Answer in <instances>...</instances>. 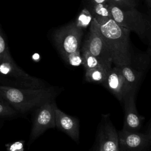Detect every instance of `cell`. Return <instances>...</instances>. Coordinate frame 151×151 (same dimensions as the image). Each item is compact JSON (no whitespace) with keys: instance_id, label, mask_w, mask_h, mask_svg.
<instances>
[{"instance_id":"16","label":"cell","mask_w":151,"mask_h":151,"mask_svg":"<svg viewBox=\"0 0 151 151\" xmlns=\"http://www.w3.org/2000/svg\"><path fill=\"white\" fill-rule=\"evenodd\" d=\"M80 50L82 58V65L84 66L85 70L97 67L104 68L101 65L97 58L95 57L87 49L83 47H81Z\"/></svg>"},{"instance_id":"11","label":"cell","mask_w":151,"mask_h":151,"mask_svg":"<svg viewBox=\"0 0 151 151\" xmlns=\"http://www.w3.org/2000/svg\"><path fill=\"white\" fill-rule=\"evenodd\" d=\"M102 85L120 102H123L124 96L129 91L118 66L111 68Z\"/></svg>"},{"instance_id":"14","label":"cell","mask_w":151,"mask_h":151,"mask_svg":"<svg viewBox=\"0 0 151 151\" xmlns=\"http://www.w3.org/2000/svg\"><path fill=\"white\" fill-rule=\"evenodd\" d=\"M86 6L91 12L93 19L100 25L106 23L111 18L108 8V2L86 4Z\"/></svg>"},{"instance_id":"21","label":"cell","mask_w":151,"mask_h":151,"mask_svg":"<svg viewBox=\"0 0 151 151\" xmlns=\"http://www.w3.org/2000/svg\"><path fill=\"white\" fill-rule=\"evenodd\" d=\"M87 4H94V3H107L109 0H86Z\"/></svg>"},{"instance_id":"1","label":"cell","mask_w":151,"mask_h":151,"mask_svg":"<svg viewBox=\"0 0 151 151\" xmlns=\"http://www.w3.org/2000/svg\"><path fill=\"white\" fill-rule=\"evenodd\" d=\"M92 22L104 39L113 64L115 66H133L135 57L130 40V31L118 25L112 18L103 25L94 19Z\"/></svg>"},{"instance_id":"8","label":"cell","mask_w":151,"mask_h":151,"mask_svg":"<svg viewBox=\"0 0 151 151\" xmlns=\"http://www.w3.org/2000/svg\"><path fill=\"white\" fill-rule=\"evenodd\" d=\"M98 141L99 149L102 151H120L118 132L109 114L102 115L98 133Z\"/></svg>"},{"instance_id":"23","label":"cell","mask_w":151,"mask_h":151,"mask_svg":"<svg viewBox=\"0 0 151 151\" xmlns=\"http://www.w3.org/2000/svg\"><path fill=\"white\" fill-rule=\"evenodd\" d=\"M146 4H147V5L149 7V8H151V0H145Z\"/></svg>"},{"instance_id":"17","label":"cell","mask_w":151,"mask_h":151,"mask_svg":"<svg viewBox=\"0 0 151 151\" xmlns=\"http://www.w3.org/2000/svg\"><path fill=\"white\" fill-rule=\"evenodd\" d=\"M93 20V15L90 10L85 6L80 12L76 21V25L82 29H86L88 26H90Z\"/></svg>"},{"instance_id":"3","label":"cell","mask_w":151,"mask_h":151,"mask_svg":"<svg viewBox=\"0 0 151 151\" xmlns=\"http://www.w3.org/2000/svg\"><path fill=\"white\" fill-rule=\"evenodd\" d=\"M83 35V29L74 21L57 29L53 34L57 50L64 61L71 66L82 64L80 45Z\"/></svg>"},{"instance_id":"9","label":"cell","mask_w":151,"mask_h":151,"mask_svg":"<svg viewBox=\"0 0 151 151\" xmlns=\"http://www.w3.org/2000/svg\"><path fill=\"white\" fill-rule=\"evenodd\" d=\"M135 92V90H130L123 100L124 110L123 129L131 132H138L144 119L143 117L138 114L136 110L134 100Z\"/></svg>"},{"instance_id":"2","label":"cell","mask_w":151,"mask_h":151,"mask_svg":"<svg viewBox=\"0 0 151 151\" xmlns=\"http://www.w3.org/2000/svg\"><path fill=\"white\" fill-rule=\"evenodd\" d=\"M54 87L21 88L0 84V96L18 113H24L45 102L54 100L59 93Z\"/></svg>"},{"instance_id":"13","label":"cell","mask_w":151,"mask_h":151,"mask_svg":"<svg viewBox=\"0 0 151 151\" xmlns=\"http://www.w3.org/2000/svg\"><path fill=\"white\" fill-rule=\"evenodd\" d=\"M118 67L125 80L129 91L131 90H136L143 74V71L130 65Z\"/></svg>"},{"instance_id":"15","label":"cell","mask_w":151,"mask_h":151,"mask_svg":"<svg viewBox=\"0 0 151 151\" xmlns=\"http://www.w3.org/2000/svg\"><path fill=\"white\" fill-rule=\"evenodd\" d=\"M109 71L103 67H97L86 70L85 80L88 83L102 84L106 80Z\"/></svg>"},{"instance_id":"6","label":"cell","mask_w":151,"mask_h":151,"mask_svg":"<svg viewBox=\"0 0 151 151\" xmlns=\"http://www.w3.org/2000/svg\"><path fill=\"white\" fill-rule=\"evenodd\" d=\"M82 47L87 49L96 57L104 68L107 70L111 69L113 61L110 53L104 39L93 22L90 26L88 34Z\"/></svg>"},{"instance_id":"5","label":"cell","mask_w":151,"mask_h":151,"mask_svg":"<svg viewBox=\"0 0 151 151\" xmlns=\"http://www.w3.org/2000/svg\"><path fill=\"white\" fill-rule=\"evenodd\" d=\"M0 84L34 88L47 86L43 80L31 76L19 67L12 58L0 61Z\"/></svg>"},{"instance_id":"24","label":"cell","mask_w":151,"mask_h":151,"mask_svg":"<svg viewBox=\"0 0 151 151\" xmlns=\"http://www.w3.org/2000/svg\"><path fill=\"white\" fill-rule=\"evenodd\" d=\"M149 53L151 54V48H150V50H149Z\"/></svg>"},{"instance_id":"19","label":"cell","mask_w":151,"mask_h":151,"mask_svg":"<svg viewBox=\"0 0 151 151\" xmlns=\"http://www.w3.org/2000/svg\"><path fill=\"white\" fill-rule=\"evenodd\" d=\"M11 58L8 45L0 29V61Z\"/></svg>"},{"instance_id":"22","label":"cell","mask_w":151,"mask_h":151,"mask_svg":"<svg viewBox=\"0 0 151 151\" xmlns=\"http://www.w3.org/2000/svg\"><path fill=\"white\" fill-rule=\"evenodd\" d=\"M146 134H147V136H148V138H149V140L150 145H151V126H150L149 129L148 130V132H147V133H146Z\"/></svg>"},{"instance_id":"12","label":"cell","mask_w":151,"mask_h":151,"mask_svg":"<svg viewBox=\"0 0 151 151\" xmlns=\"http://www.w3.org/2000/svg\"><path fill=\"white\" fill-rule=\"evenodd\" d=\"M55 127L78 143L80 134L78 120L74 117L65 114L57 106L55 109Z\"/></svg>"},{"instance_id":"7","label":"cell","mask_w":151,"mask_h":151,"mask_svg":"<svg viewBox=\"0 0 151 151\" xmlns=\"http://www.w3.org/2000/svg\"><path fill=\"white\" fill-rule=\"evenodd\" d=\"M56 107L54 100L45 102L37 108L30 134L31 141L34 140L47 129L55 127V109Z\"/></svg>"},{"instance_id":"10","label":"cell","mask_w":151,"mask_h":151,"mask_svg":"<svg viewBox=\"0 0 151 151\" xmlns=\"http://www.w3.org/2000/svg\"><path fill=\"white\" fill-rule=\"evenodd\" d=\"M120 151H142L150 145L146 134L122 129L118 132Z\"/></svg>"},{"instance_id":"4","label":"cell","mask_w":151,"mask_h":151,"mask_svg":"<svg viewBox=\"0 0 151 151\" xmlns=\"http://www.w3.org/2000/svg\"><path fill=\"white\" fill-rule=\"evenodd\" d=\"M111 18L120 26L134 32L145 44L151 45V21L135 7L121 6L108 2Z\"/></svg>"},{"instance_id":"18","label":"cell","mask_w":151,"mask_h":151,"mask_svg":"<svg viewBox=\"0 0 151 151\" xmlns=\"http://www.w3.org/2000/svg\"><path fill=\"white\" fill-rule=\"evenodd\" d=\"M18 112L0 96V119L14 117Z\"/></svg>"},{"instance_id":"20","label":"cell","mask_w":151,"mask_h":151,"mask_svg":"<svg viewBox=\"0 0 151 151\" xmlns=\"http://www.w3.org/2000/svg\"><path fill=\"white\" fill-rule=\"evenodd\" d=\"M109 2L126 7H135L136 5V0H109Z\"/></svg>"},{"instance_id":"25","label":"cell","mask_w":151,"mask_h":151,"mask_svg":"<svg viewBox=\"0 0 151 151\" xmlns=\"http://www.w3.org/2000/svg\"><path fill=\"white\" fill-rule=\"evenodd\" d=\"M97 151H102V150H100V149H99V150H97Z\"/></svg>"}]
</instances>
